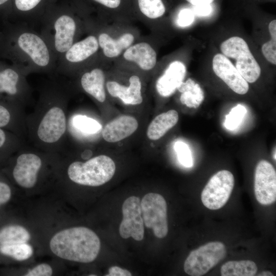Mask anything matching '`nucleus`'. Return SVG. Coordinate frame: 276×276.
I'll return each mask as SVG.
<instances>
[{
	"label": "nucleus",
	"mask_w": 276,
	"mask_h": 276,
	"mask_svg": "<svg viewBox=\"0 0 276 276\" xmlns=\"http://www.w3.org/2000/svg\"><path fill=\"white\" fill-rule=\"evenodd\" d=\"M1 24L0 58L8 60L23 73L56 68L54 53L32 26L9 21Z\"/></svg>",
	"instance_id": "obj_1"
},
{
	"label": "nucleus",
	"mask_w": 276,
	"mask_h": 276,
	"mask_svg": "<svg viewBox=\"0 0 276 276\" xmlns=\"http://www.w3.org/2000/svg\"><path fill=\"white\" fill-rule=\"evenodd\" d=\"M51 251L57 257L80 263H90L97 257L100 240L90 229L78 226L57 233L50 242Z\"/></svg>",
	"instance_id": "obj_2"
},
{
	"label": "nucleus",
	"mask_w": 276,
	"mask_h": 276,
	"mask_svg": "<svg viewBox=\"0 0 276 276\" xmlns=\"http://www.w3.org/2000/svg\"><path fill=\"white\" fill-rule=\"evenodd\" d=\"M39 24L40 34L54 53L57 63L64 53L75 43L78 25L68 13H59L43 17Z\"/></svg>",
	"instance_id": "obj_3"
},
{
	"label": "nucleus",
	"mask_w": 276,
	"mask_h": 276,
	"mask_svg": "<svg viewBox=\"0 0 276 276\" xmlns=\"http://www.w3.org/2000/svg\"><path fill=\"white\" fill-rule=\"evenodd\" d=\"M115 171L113 160L106 155H100L85 162L72 163L68 168L67 174L77 184L97 187L109 181Z\"/></svg>",
	"instance_id": "obj_4"
},
{
	"label": "nucleus",
	"mask_w": 276,
	"mask_h": 276,
	"mask_svg": "<svg viewBox=\"0 0 276 276\" xmlns=\"http://www.w3.org/2000/svg\"><path fill=\"white\" fill-rule=\"evenodd\" d=\"M220 49L221 54L234 60L232 63L248 83H254L259 78L261 67L243 38L230 37L221 43Z\"/></svg>",
	"instance_id": "obj_5"
},
{
	"label": "nucleus",
	"mask_w": 276,
	"mask_h": 276,
	"mask_svg": "<svg viewBox=\"0 0 276 276\" xmlns=\"http://www.w3.org/2000/svg\"><path fill=\"white\" fill-rule=\"evenodd\" d=\"M226 252L223 243L209 242L190 253L184 263V270L191 276L204 275L225 257Z\"/></svg>",
	"instance_id": "obj_6"
},
{
	"label": "nucleus",
	"mask_w": 276,
	"mask_h": 276,
	"mask_svg": "<svg viewBox=\"0 0 276 276\" xmlns=\"http://www.w3.org/2000/svg\"><path fill=\"white\" fill-rule=\"evenodd\" d=\"M142 215L145 226L151 228L158 238H163L168 232L167 205L161 195L149 193L141 201Z\"/></svg>",
	"instance_id": "obj_7"
},
{
	"label": "nucleus",
	"mask_w": 276,
	"mask_h": 276,
	"mask_svg": "<svg viewBox=\"0 0 276 276\" xmlns=\"http://www.w3.org/2000/svg\"><path fill=\"white\" fill-rule=\"evenodd\" d=\"M234 186V177L230 171H218L211 177L202 191V203L210 210L221 209L228 201Z\"/></svg>",
	"instance_id": "obj_8"
},
{
	"label": "nucleus",
	"mask_w": 276,
	"mask_h": 276,
	"mask_svg": "<svg viewBox=\"0 0 276 276\" xmlns=\"http://www.w3.org/2000/svg\"><path fill=\"white\" fill-rule=\"evenodd\" d=\"M123 219L119 233L123 239L132 237L136 241L144 238V221L142 216L141 200L136 196L127 198L122 205Z\"/></svg>",
	"instance_id": "obj_9"
},
{
	"label": "nucleus",
	"mask_w": 276,
	"mask_h": 276,
	"mask_svg": "<svg viewBox=\"0 0 276 276\" xmlns=\"http://www.w3.org/2000/svg\"><path fill=\"white\" fill-rule=\"evenodd\" d=\"M254 191L257 200L262 205H269L276 199V172L266 160L257 165L255 173Z\"/></svg>",
	"instance_id": "obj_10"
},
{
	"label": "nucleus",
	"mask_w": 276,
	"mask_h": 276,
	"mask_svg": "<svg viewBox=\"0 0 276 276\" xmlns=\"http://www.w3.org/2000/svg\"><path fill=\"white\" fill-rule=\"evenodd\" d=\"M97 37L90 35L74 43L58 60L56 70L64 72L81 64L94 56L99 49Z\"/></svg>",
	"instance_id": "obj_11"
},
{
	"label": "nucleus",
	"mask_w": 276,
	"mask_h": 276,
	"mask_svg": "<svg viewBox=\"0 0 276 276\" xmlns=\"http://www.w3.org/2000/svg\"><path fill=\"white\" fill-rule=\"evenodd\" d=\"M212 68L215 75L233 91L244 95L249 89L248 83L242 77L231 61L221 53L215 55Z\"/></svg>",
	"instance_id": "obj_12"
},
{
	"label": "nucleus",
	"mask_w": 276,
	"mask_h": 276,
	"mask_svg": "<svg viewBox=\"0 0 276 276\" xmlns=\"http://www.w3.org/2000/svg\"><path fill=\"white\" fill-rule=\"evenodd\" d=\"M66 128V118L59 107H52L44 116L39 125L37 135L42 141L52 143L58 141Z\"/></svg>",
	"instance_id": "obj_13"
},
{
	"label": "nucleus",
	"mask_w": 276,
	"mask_h": 276,
	"mask_svg": "<svg viewBox=\"0 0 276 276\" xmlns=\"http://www.w3.org/2000/svg\"><path fill=\"white\" fill-rule=\"evenodd\" d=\"M40 158L33 153H24L17 158L13 169L12 176L15 182L25 188H33L41 167Z\"/></svg>",
	"instance_id": "obj_14"
},
{
	"label": "nucleus",
	"mask_w": 276,
	"mask_h": 276,
	"mask_svg": "<svg viewBox=\"0 0 276 276\" xmlns=\"http://www.w3.org/2000/svg\"><path fill=\"white\" fill-rule=\"evenodd\" d=\"M186 73V68L182 62L175 60L170 63L156 82L158 93L164 97L173 94L183 82Z\"/></svg>",
	"instance_id": "obj_15"
},
{
	"label": "nucleus",
	"mask_w": 276,
	"mask_h": 276,
	"mask_svg": "<svg viewBox=\"0 0 276 276\" xmlns=\"http://www.w3.org/2000/svg\"><path fill=\"white\" fill-rule=\"evenodd\" d=\"M22 74L14 65L0 60V99L15 98L19 95Z\"/></svg>",
	"instance_id": "obj_16"
},
{
	"label": "nucleus",
	"mask_w": 276,
	"mask_h": 276,
	"mask_svg": "<svg viewBox=\"0 0 276 276\" xmlns=\"http://www.w3.org/2000/svg\"><path fill=\"white\" fill-rule=\"evenodd\" d=\"M137 127L138 123L135 118L122 116L107 124L102 130V135L106 141L115 143L131 135Z\"/></svg>",
	"instance_id": "obj_17"
},
{
	"label": "nucleus",
	"mask_w": 276,
	"mask_h": 276,
	"mask_svg": "<svg viewBox=\"0 0 276 276\" xmlns=\"http://www.w3.org/2000/svg\"><path fill=\"white\" fill-rule=\"evenodd\" d=\"M106 88L111 96L119 98L125 104L136 105L143 101L141 82L137 76L133 75L130 78L128 87L116 81H109L106 83Z\"/></svg>",
	"instance_id": "obj_18"
},
{
	"label": "nucleus",
	"mask_w": 276,
	"mask_h": 276,
	"mask_svg": "<svg viewBox=\"0 0 276 276\" xmlns=\"http://www.w3.org/2000/svg\"><path fill=\"white\" fill-rule=\"evenodd\" d=\"M123 56L128 60L136 63L144 70H150L156 63V53L146 42H140L128 48Z\"/></svg>",
	"instance_id": "obj_19"
},
{
	"label": "nucleus",
	"mask_w": 276,
	"mask_h": 276,
	"mask_svg": "<svg viewBox=\"0 0 276 276\" xmlns=\"http://www.w3.org/2000/svg\"><path fill=\"white\" fill-rule=\"evenodd\" d=\"M104 83V72L98 67L84 72L80 79L83 90L100 102H103L106 99Z\"/></svg>",
	"instance_id": "obj_20"
},
{
	"label": "nucleus",
	"mask_w": 276,
	"mask_h": 276,
	"mask_svg": "<svg viewBox=\"0 0 276 276\" xmlns=\"http://www.w3.org/2000/svg\"><path fill=\"white\" fill-rule=\"evenodd\" d=\"M134 39L130 33L124 34L118 39H114L107 34L102 33L97 38L99 47L102 49L104 55L109 58L119 56L123 50L131 46Z\"/></svg>",
	"instance_id": "obj_21"
},
{
	"label": "nucleus",
	"mask_w": 276,
	"mask_h": 276,
	"mask_svg": "<svg viewBox=\"0 0 276 276\" xmlns=\"http://www.w3.org/2000/svg\"><path fill=\"white\" fill-rule=\"evenodd\" d=\"M178 119V112L173 109L157 116L148 127V137L151 140L159 139L177 124Z\"/></svg>",
	"instance_id": "obj_22"
},
{
	"label": "nucleus",
	"mask_w": 276,
	"mask_h": 276,
	"mask_svg": "<svg viewBox=\"0 0 276 276\" xmlns=\"http://www.w3.org/2000/svg\"><path fill=\"white\" fill-rule=\"evenodd\" d=\"M177 89L181 93V103L189 108H196L204 99V92L200 86L191 78L182 82Z\"/></svg>",
	"instance_id": "obj_23"
},
{
	"label": "nucleus",
	"mask_w": 276,
	"mask_h": 276,
	"mask_svg": "<svg viewBox=\"0 0 276 276\" xmlns=\"http://www.w3.org/2000/svg\"><path fill=\"white\" fill-rule=\"evenodd\" d=\"M30 238L29 232L21 225L8 224L0 227V245L26 243Z\"/></svg>",
	"instance_id": "obj_24"
},
{
	"label": "nucleus",
	"mask_w": 276,
	"mask_h": 276,
	"mask_svg": "<svg viewBox=\"0 0 276 276\" xmlns=\"http://www.w3.org/2000/svg\"><path fill=\"white\" fill-rule=\"evenodd\" d=\"M256 263L250 260L229 261L221 267L222 276H253L257 272Z\"/></svg>",
	"instance_id": "obj_25"
},
{
	"label": "nucleus",
	"mask_w": 276,
	"mask_h": 276,
	"mask_svg": "<svg viewBox=\"0 0 276 276\" xmlns=\"http://www.w3.org/2000/svg\"><path fill=\"white\" fill-rule=\"evenodd\" d=\"M33 254L31 245L26 243L0 245V256L17 261H24Z\"/></svg>",
	"instance_id": "obj_26"
},
{
	"label": "nucleus",
	"mask_w": 276,
	"mask_h": 276,
	"mask_svg": "<svg viewBox=\"0 0 276 276\" xmlns=\"http://www.w3.org/2000/svg\"><path fill=\"white\" fill-rule=\"evenodd\" d=\"M42 0H13L14 10L17 12V17L14 22H20L30 25L31 12L35 10Z\"/></svg>",
	"instance_id": "obj_27"
},
{
	"label": "nucleus",
	"mask_w": 276,
	"mask_h": 276,
	"mask_svg": "<svg viewBox=\"0 0 276 276\" xmlns=\"http://www.w3.org/2000/svg\"><path fill=\"white\" fill-rule=\"evenodd\" d=\"M270 40L265 42L261 47L265 58L270 63L276 64V20H271L268 26Z\"/></svg>",
	"instance_id": "obj_28"
},
{
	"label": "nucleus",
	"mask_w": 276,
	"mask_h": 276,
	"mask_svg": "<svg viewBox=\"0 0 276 276\" xmlns=\"http://www.w3.org/2000/svg\"><path fill=\"white\" fill-rule=\"evenodd\" d=\"M138 4L142 13L151 19L159 18L166 12L162 0H138Z\"/></svg>",
	"instance_id": "obj_29"
},
{
	"label": "nucleus",
	"mask_w": 276,
	"mask_h": 276,
	"mask_svg": "<svg viewBox=\"0 0 276 276\" xmlns=\"http://www.w3.org/2000/svg\"><path fill=\"white\" fill-rule=\"evenodd\" d=\"M73 123L76 128L88 134L97 133L102 128V125L96 120L83 115L74 117Z\"/></svg>",
	"instance_id": "obj_30"
},
{
	"label": "nucleus",
	"mask_w": 276,
	"mask_h": 276,
	"mask_svg": "<svg viewBox=\"0 0 276 276\" xmlns=\"http://www.w3.org/2000/svg\"><path fill=\"white\" fill-rule=\"evenodd\" d=\"M246 108L242 105L238 104L233 107L225 116V127L229 130L236 129L241 123L246 113Z\"/></svg>",
	"instance_id": "obj_31"
},
{
	"label": "nucleus",
	"mask_w": 276,
	"mask_h": 276,
	"mask_svg": "<svg viewBox=\"0 0 276 276\" xmlns=\"http://www.w3.org/2000/svg\"><path fill=\"white\" fill-rule=\"evenodd\" d=\"M174 149L177 154L179 163L186 168L193 166V159L191 151L188 145L181 141L175 142Z\"/></svg>",
	"instance_id": "obj_32"
},
{
	"label": "nucleus",
	"mask_w": 276,
	"mask_h": 276,
	"mask_svg": "<svg viewBox=\"0 0 276 276\" xmlns=\"http://www.w3.org/2000/svg\"><path fill=\"white\" fill-rule=\"evenodd\" d=\"M195 14L193 10L185 8L180 10L178 14L177 23L181 27H188L191 25L194 20Z\"/></svg>",
	"instance_id": "obj_33"
},
{
	"label": "nucleus",
	"mask_w": 276,
	"mask_h": 276,
	"mask_svg": "<svg viewBox=\"0 0 276 276\" xmlns=\"http://www.w3.org/2000/svg\"><path fill=\"white\" fill-rule=\"evenodd\" d=\"M53 270L51 266L46 263L40 264L29 270L25 275L26 276H50Z\"/></svg>",
	"instance_id": "obj_34"
},
{
	"label": "nucleus",
	"mask_w": 276,
	"mask_h": 276,
	"mask_svg": "<svg viewBox=\"0 0 276 276\" xmlns=\"http://www.w3.org/2000/svg\"><path fill=\"white\" fill-rule=\"evenodd\" d=\"M11 195L12 191L9 185L0 179V207L10 200Z\"/></svg>",
	"instance_id": "obj_35"
},
{
	"label": "nucleus",
	"mask_w": 276,
	"mask_h": 276,
	"mask_svg": "<svg viewBox=\"0 0 276 276\" xmlns=\"http://www.w3.org/2000/svg\"><path fill=\"white\" fill-rule=\"evenodd\" d=\"M106 276H131V272L128 270L120 267L113 266L109 268L108 273Z\"/></svg>",
	"instance_id": "obj_36"
},
{
	"label": "nucleus",
	"mask_w": 276,
	"mask_h": 276,
	"mask_svg": "<svg viewBox=\"0 0 276 276\" xmlns=\"http://www.w3.org/2000/svg\"><path fill=\"white\" fill-rule=\"evenodd\" d=\"M193 7L194 10L193 11L194 14L198 16H208L213 11V7L212 5Z\"/></svg>",
	"instance_id": "obj_37"
},
{
	"label": "nucleus",
	"mask_w": 276,
	"mask_h": 276,
	"mask_svg": "<svg viewBox=\"0 0 276 276\" xmlns=\"http://www.w3.org/2000/svg\"><path fill=\"white\" fill-rule=\"evenodd\" d=\"M10 0H0V17L2 21H7L9 18V11L7 8Z\"/></svg>",
	"instance_id": "obj_38"
},
{
	"label": "nucleus",
	"mask_w": 276,
	"mask_h": 276,
	"mask_svg": "<svg viewBox=\"0 0 276 276\" xmlns=\"http://www.w3.org/2000/svg\"><path fill=\"white\" fill-rule=\"evenodd\" d=\"M193 7L212 5L216 0H185Z\"/></svg>",
	"instance_id": "obj_39"
},
{
	"label": "nucleus",
	"mask_w": 276,
	"mask_h": 276,
	"mask_svg": "<svg viewBox=\"0 0 276 276\" xmlns=\"http://www.w3.org/2000/svg\"><path fill=\"white\" fill-rule=\"evenodd\" d=\"M94 1L110 8H116L118 7L121 3V0H94Z\"/></svg>",
	"instance_id": "obj_40"
},
{
	"label": "nucleus",
	"mask_w": 276,
	"mask_h": 276,
	"mask_svg": "<svg viewBox=\"0 0 276 276\" xmlns=\"http://www.w3.org/2000/svg\"><path fill=\"white\" fill-rule=\"evenodd\" d=\"M8 141V135L6 132L0 128V151H3V149L7 147Z\"/></svg>",
	"instance_id": "obj_41"
},
{
	"label": "nucleus",
	"mask_w": 276,
	"mask_h": 276,
	"mask_svg": "<svg viewBox=\"0 0 276 276\" xmlns=\"http://www.w3.org/2000/svg\"><path fill=\"white\" fill-rule=\"evenodd\" d=\"M258 275L262 276H273V274L272 272L269 271H264L258 274Z\"/></svg>",
	"instance_id": "obj_42"
},
{
	"label": "nucleus",
	"mask_w": 276,
	"mask_h": 276,
	"mask_svg": "<svg viewBox=\"0 0 276 276\" xmlns=\"http://www.w3.org/2000/svg\"><path fill=\"white\" fill-rule=\"evenodd\" d=\"M269 1H275V0H269Z\"/></svg>",
	"instance_id": "obj_43"
}]
</instances>
